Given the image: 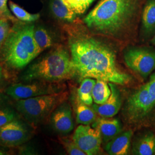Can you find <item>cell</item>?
<instances>
[{
  "label": "cell",
  "mask_w": 155,
  "mask_h": 155,
  "mask_svg": "<svg viewBox=\"0 0 155 155\" xmlns=\"http://www.w3.org/2000/svg\"><path fill=\"white\" fill-rule=\"evenodd\" d=\"M0 17H5L13 22L17 21L15 17L12 15L7 6V0H0Z\"/></svg>",
  "instance_id": "cell-27"
},
{
  "label": "cell",
  "mask_w": 155,
  "mask_h": 155,
  "mask_svg": "<svg viewBox=\"0 0 155 155\" xmlns=\"http://www.w3.org/2000/svg\"><path fill=\"white\" fill-rule=\"evenodd\" d=\"M152 43L153 44V45H155V35L153 36V39H152Z\"/></svg>",
  "instance_id": "cell-31"
},
{
  "label": "cell",
  "mask_w": 155,
  "mask_h": 155,
  "mask_svg": "<svg viewBox=\"0 0 155 155\" xmlns=\"http://www.w3.org/2000/svg\"><path fill=\"white\" fill-rule=\"evenodd\" d=\"M148 94L155 104V72L150 77L149 81L145 83Z\"/></svg>",
  "instance_id": "cell-28"
},
{
  "label": "cell",
  "mask_w": 155,
  "mask_h": 155,
  "mask_svg": "<svg viewBox=\"0 0 155 155\" xmlns=\"http://www.w3.org/2000/svg\"><path fill=\"white\" fill-rule=\"evenodd\" d=\"M72 140L86 155L98 154L102 140L99 130L90 127L89 125H81L78 127Z\"/></svg>",
  "instance_id": "cell-10"
},
{
  "label": "cell",
  "mask_w": 155,
  "mask_h": 155,
  "mask_svg": "<svg viewBox=\"0 0 155 155\" xmlns=\"http://www.w3.org/2000/svg\"><path fill=\"white\" fill-rule=\"evenodd\" d=\"M93 107L84 104L78 98L76 105L77 122L81 125H90L97 120V114Z\"/></svg>",
  "instance_id": "cell-17"
},
{
  "label": "cell",
  "mask_w": 155,
  "mask_h": 155,
  "mask_svg": "<svg viewBox=\"0 0 155 155\" xmlns=\"http://www.w3.org/2000/svg\"><path fill=\"white\" fill-rule=\"evenodd\" d=\"M69 44L72 63L81 77L121 85L131 81V77L117 67L114 52L103 42L78 32L70 39Z\"/></svg>",
  "instance_id": "cell-1"
},
{
  "label": "cell",
  "mask_w": 155,
  "mask_h": 155,
  "mask_svg": "<svg viewBox=\"0 0 155 155\" xmlns=\"http://www.w3.org/2000/svg\"><path fill=\"white\" fill-rule=\"evenodd\" d=\"M29 83H16L6 90V94L15 100H24L59 91L55 85L48 82L35 81Z\"/></svg>",
  "instance_id": "cell-8"
},
{
  "label": "cell",
  "mask_w": 155,
  "mask_h": 155,
  "mask_svg": "<svg viewBox=\"0 0 155 155\" xmlns=\"http://www.w3.org/2000/svg\"><path fill=\"white\" fill-rule=\"evenodd\" d=\"M18 119V114L10 107H0V127Z\"/></svg>",
  "instance_id": "cell-24"
},
{
  "label": "cell",
  "mask_w": 155,
  "mask_h": 155,
  "mask_svg": "<svg viewBox=\"0 0 155 155\" xmlns=\"http://www.w3.org/2000/svg\"><path fill=\"white\" fill-rule=\"evenodd\" d=\"M132 136L133 132L131 130L118 134L107 143L106 150L111 155H127L130 147Z\"/></svg>",
  "instance_id": "cell-15"
},
{
  "label": "cell",
  "mask_w": 155,
  "mask_h": 155,
  "mask_svg": "<svg viewBox=\"0 0 155 155\" xmlns=\"http://www.w3.org/2000/svg\"><path fill=\"white\" fill-rule=\"evenodd\" d=\"M95 0H63L77 15L84 14Z\"/></svg>",
  "instance_id": "cell-23"
},
{
  "label": "cell",
  "mask_w": 155,
  "mask_h": 155,
  "mask_svg": "<svg viewBox=\"0 0 155 155\" xmlns=\"http://www.w3.org/2000/svg\"><path fill=\"white\" fill-rule=\"evenodd\" d=\"M61 141L68 155H86L82 150L80 149L72 139L70 140L67 138H61Z\"/></svg>",
  "instance_id": "cell-25"
},
{
  "label": "cell",
  "mask_w": 155,
  "mask_h": 155,
  "mask_svg": "<svg viewBox=\"0 0 155 155\" xmlns=\"http://www.w3.org/2000/svg\"><path fill=\"white\" fill-rule=\"evenodd\" d=\"M93 127L98 129L102 139L105 143L115 138L121 132V125L117 119L102 117L97 118L93 124Z\"/></svg>",
  "instance_id": "cell-13"
},
{
  "label": "cell",
  "mask_w": 155,
  "mask_h": 155,
  "mask_svg": "<svg viewBox=\"0 0 155 155\" xmlns=\"http://www.w3.org/2000/svg\"><path fill=\"white\" fill-rule=\"evenodd\" d=\"M50 6L52 13L57 18L68 22L75 21L78 16L77 13L63 0H52Z\"/></svg>",
  "instance_id": "cell-16"
},
{
  "label": "cell",
  "mask_w": 155,
  "mask_h": 155,
  "mask_svg": "<svg viewBox=\"0 0 155 155\" xmlns=\"http://www.w3.org/2000/svg\"><path fill=\"white\" fill-rule=\"evenodd\" d=\"M95 82L96 81L93 78H84L78 90V98L87 105H91L93 104L92 91Z\"/></svg>",
  "instance_id": "cell-20"
},
{
  "label": "cell",
  "mask_w": 155,
  "mask_h": 155,
  "mask_svg": "<svg viewBox=\"0 0 155 155\" xmlns=\"http://www.w3.org/2000/svg\"><path fill=\"white\" fill-rule=\"evenodd\" d=\"M9 5L12 12L19 20L24 22H31L38 20L40 18L39 14L30 13L13 2L10 1Z\"/></svg>",
  "instance_id": "cell-22"
},
{
  "label": "cell",
  "mask_w": 155,
  "mask_h": 155,
  "mask_svg": "<svg viewBox=\"0 0 155 155\" xmlns=\"http://www.w3.org/2000/svg\"><path fill=\"white\" fill-rule=\"evenodd\" d=\"M8 18L0 17V49L6 39L10 31V24Z\"/></svg>",
  "instance_id": "cell-26"
},
{
  "label": "cell",
  "mask_w": 155,
  "mask_h": 155,
  "mask_svg": "<svg viewBox=\"0 0 155 155\" xmlns=\"http://www.w3.org/2000/svg\"><path fill=\"white\" fill-rule=\"evenodd\" d=\"M67 97V92H57L16 100L15 106L17 111L28 122L36 125L51 115L58 106L66 101Z\"/></svg>",
  "instance_id": "cell-5"
},
{
  "label": "cell",
  "mask_w": 155,
  "mask_h": 155,
  "mask_svg": "<svg viewBox=\"0 0 155 155\" xmlns=\"http://www.w3.org/2000/svg\"><path fill=\"white\" fill-rule=\"evenodd\" d=\"M111 94L109 82L104 80L97 79L92 91L93 100L96 104L101 105L105 102Z\"/></svg>",
  "instance_id": "cell-19"
},
{
  "label": "cell",
  "mask_w": 155,
  "mask_h": 155,
  "mask_svg": "<svg viewBox=\"0 0 155 155\" xmlns=\"http://www.w3.org/2000/svg\"><path fill=\"white\" fill-rule=\"evenodd\" d=\"M155 106L145 84L129 97L125 111L130 121L138 122L148 116Z\"/></svg>",
  "instance_id": "cell-7"
},
{
  "label": "cell",
  "mask_w": 155,
  "mask_h": 155,
  "mask_svg": "<svg viewBox=\"0 0 155 155\" xmlns=\"http://www.w3.org/2000/svg\"><path fill=\"white\" fill-rule=\"evenodd\" d=\"M35 25L16 22L11 28L0 49V61L13 70H21L29 65L41 52L33 36Z\"/></svg>",
  "instance_id": "cell-3"
},
{
  "label": "cell",
  "mask_w": 155,
  "mask_h": 155,
  "mask_svg": "<svg viewBox=\"0 0 155 155\" xmlns=\"http://www.w3.org/2000/svg\"><path fill=\"white\" fill-rule=\"evenodd\" d=\"M136 155H152L155 154V135L150 133L139 139L134 147Z\"/></svg>",
  "instance_id": "cell-18"
},
{
  "label": "cell",
  "mask_w": 155,
  "mask_h": 155,
  "mask_svg": "<svg viewBox=\"0 0 155 155\" xmlns=\"http://www.w3.org/2000/svg\"><path fill=\"white\" fill-rule=\"evenodd\" d=\"M141 33L145 39L155 35V0H146L141 16Z\"/></svg>",
  "instance_id": "cell-14"
},
{
  "label": "cell",
  "mask_w": 155,
  "mask_h": 155,
  "mask_svg": "<svg viewBox=\"0 0 155 155\" xmlns=\"http://www.w3.org/2000/svg\"><path fill=\"white\" fill-rule=\"evenodd\" d=\"M127 66L144 79L155 70V50L145 47H130L124 52Z\"/></svg>",
  "instance_id": "cell-6"
},
{
  "label": "cell",
  "mask_w": 155,
  "mask_h": 155,
  "mask_svg": "<svg viewBox=\"0 0 155 155\" xmlns=\"http://www.w3.org/2000/svg\"></svg>",
  "instance_id": "cell-32"
},
{
  "label": "cell",
  "mask_w": 155,
  "mask_h": 155,
  "mask_svg": "<svg viewBox=\"0 0 155 155\" xmlns=\"http://www.w3.org/2000/svg\"><path fill=\"white\" fill-rule=\"evenodd\" d=\"M33 36L41 52L49 48L53 45L52 39L50 33L42 27H35Z\"/></svg>",
  "instance_id": "cell-21"
},
{
  "label": "cell",
  "mask_w": 155,
  "mask_h": 155,
  "mask_svg": "<svg viewBox=\"0 0 155 155\" xmlns=\"http://www.w3.org/2000/svg\"><path fill=\"white\" fill-rule=\"evenodd\" d=\"M9 152L6 150V149L4 148H0V155H8Z\"/></svg>",
  "instance_id": "cell-30"
},
{
  "label": "cell",
  "mask_w": 155,
  "mask_h": 155,
  "mask_svg": "<svg viewBox=\"0 0 155 155\" xmlns=\"http://www.w3.org/2000/svg\"><path fill=\"white\" fill-rule=\"evenodd\" d=\"M111 94L108 100L101 105L95 104L93 107L96 113L102 117L111 118L118 113L121 106V98L120 91L114 83L109 82Z\"/></svg>",
  "instance_id": "cell-12"
},
{
  "label": "cell",
  "mask_w": 155,
  "mask_h": 155,
  "mask_svg": "<svg viewBox=\"0 0 155 155\" xmlns=\"http://www.w3.org/2000/svg\"><path fill=\"white\" fill-rule=\"evenodd\" d=\"M75 75L77 73L71 56L66 49L59 47L29 64L22 72L21 79L24 82H56L72 79Z\"/></svg>",
  "instance_id": "cell-4"
},
{
  "label": "cell",
  "mask_w": 155,
  "mask_h": 155,
  "mask_svg": "<svg viewBox=\"0 0 155 155\" xmlns=\"http://www.w3.org/2000/svg\"><path fill=\"white\" fill-rule=\"evenodd\" d=\"M31 130L18 119L0 127V145L14 147L27 141L31 137Z\"/></svg>",
  "instance_id": "cell-9"
},
{
  "label": "cell",
  "mask_w": 155,
  "mask_h": 155,
  "mask_svg": "<svg viewBox=\"0 0 155 155\" xmlns=\"http://www.w3.org/2000/svg\"><path fill=\"white\" fill-rule=\"evenodd\" d=\"M4 71H3V68L1 64H0V83L2 82L3 79H4Z\"/></svg>",
  "instance_id": "cell-29"
},
{
  "label": "cell",
  "mask_w": 155,
  "mask_h": 155,
  "mask_svg": "<svg viewBox=\"0 0 155 155\" xmlns=\"http://www.w3.org/2000/svg\"><path fill=\"white\" fill-rule=\"evenodd\" d=\"M145 1L100 0L83 22L95 33L115 39L126 38L137 27Z\"/></svg>",
  "instance_id": "cell-2"
},
{
  "label": "cell",
  "mask_w": 155,
  "mask_h": 155,
  "mask_svg": "<svg viewBox=\"0 0 155 155\" xmlns=\"http://www.w3.org/2000/svg\"><path fill=\"white\" fill-rule=\"evenodd\" d=\"M51 122L54 130L59 133L66 134L71 132L74 120L70 106L66 101L58 106L51 114Z\"/></svg>",
  "instance_id": "cell-11"
}]
</instances>
